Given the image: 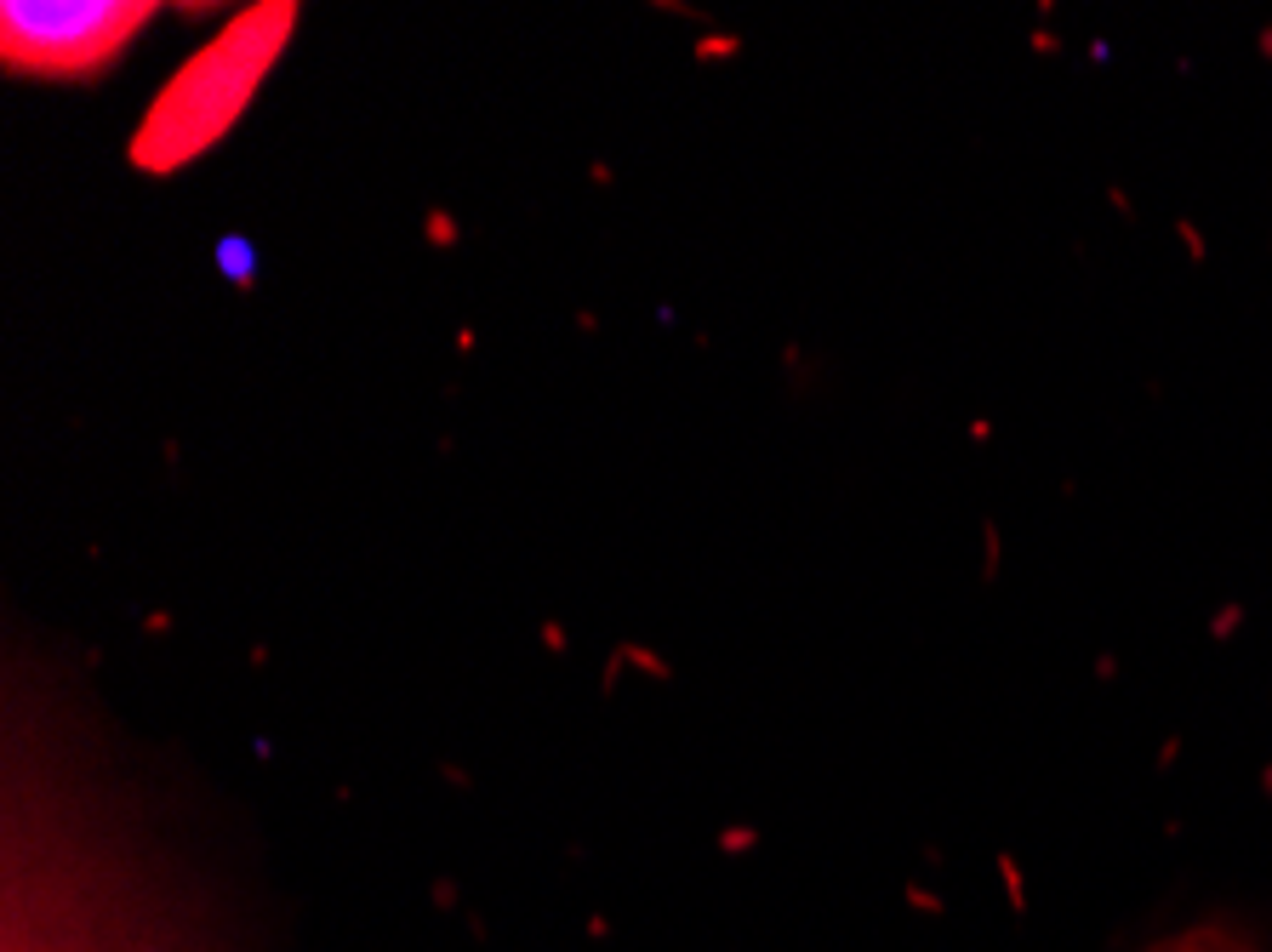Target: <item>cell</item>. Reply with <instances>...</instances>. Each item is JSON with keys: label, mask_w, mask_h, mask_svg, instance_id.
Listing matches in <instances>:
<instances>
[{"label": "cell", "mask_w": 1272, "mask_h": 952, "mask_svg": "<svg viewBox=\"0 0 1272 952\" xmlns=\"http://www.w3.org/2000/svg\"><path fill=\"white\" fill-rule=\"evenodd\" d=\"M297 30V6H246L240 18L223 30L212 46H200L194 58L177 69L172 80L155 92L143 125L126 143V160L137 172H184L194 166L217 137H229V125L246 115V103L269 80L280 46Z\"/></svg>", "instance_id": "cell-1"}, {"label": "cell", "mask_w": 1272, "mask_h": 952, "mask_svg": "<svg viewBox=\"0 0 1272 952\" xmlns=\"http://www.w3.org/2000/svg\"><path fill=\"white\" fill-rule=\"evenodd\" d=\"M160 6H115V0H6L0 6V58L12 75L35 80H97L109 63L143 35Z\"/></svg>", "instance_id": "cell-2"}, {"label": "cell", "mask_w": 1272, "mask_h": 952, "mask_svg": "<svg viewBox=\"0 0 1272 952\" xmlns=\"http://www.w3.org/2000/svg\"><path fill=\"white\" fill-rule=\"evenodd\" d=\"M212 263H217V274L229 279L234 291H251L263 279V251L246 240V234H217V246H212Z\"/></svg>", "instance_id": "cell-3"}, {"label": "cell", "mask_w": 1272, "mask_h": 952, "mask_svg": "<svg viewBox=\"0 0 1272 952\" xmlns=\"http://www.w3.org/2000/svg\"><path fill=\"white\" fill-rule=\"evenodd\" d=\"M994 873H999V885H1004V901H1010V913H1016V918H1027V913H1033V890H1027L1022 861H1016L1010 850H994Z\"/></svg>", "instance_id": "cell-4"}, {"label": "cell", "mask_w": 1272, "mask_h": 952, "mask_svg": "<svg viewBox=\"0 0 1272 952\" xmlns=\"http://www.w3.org/2000/svg\"><path fill=\"white\" fill-rule=\"evenodd\" d=\"M423 234H428V246H435V251H457V246H463V222L445 212V206H428Z\"/></svg>", "instance_id": "cell-5"}, {"label": "cell", "mask_w": 1272, "mask_h": 952, "mask_svg": "<svg viewBox=\"0 0 1272 952\" xmlns=\"http://www.w3.org/2000/svg\"><path fill=\"white\" fill-rule=\"evenodd\" d=\"M622 656H628V667H634V674H645V679H656V684H674V662H668V656H656L651 645H622Z\"/></svg>", "instance_id": "cell-6"}, {"label": "cell", "mask_w": 1272, "mask_h": 952, "mask_svg": "<svg viewBox=\"0 0 1272 952\" xmlns=\"http://www.w3.org/2000/svg\"><path fill=\"white\" fill-rule=\"evenodd\" d=\"M1004 565V530L999 520H982V582H994Z\"/></svg>", "instance_id": "cell-7"}, {"label": "cell", "mask_w": 1272, "mask_h": 952, "mask_svg": "<svg viewBox=\"0 0 1272 952\" xmlns=\"http://www.w3.org/2000/svg\"><path fill=\"white\" fill-rule=\"evenodd\" d=\"M714 844H719V856H753V850L765 844V833L759 828H719Z\"/></svg>", "instance_id": "cell-8"}, {"label": "cell", "mask_w": 1272, "mask_h": 952, "mask_svg": "<svg viewBox=\"0 0 1272 952\" xmlns=\"http://www.w3.org/2000/svg\"><path fill=\"white\" fill-rule=\"evenodd\" d=\"M1176 240H1181V251H1187V263H1198V269L1210 263V240H1204V229H1198L1193 217H1176Z\"/></svg>", "instance_id": "cell-9"}, {"label": "cell", "mask_w": 1272, "mask_h": 952, "mask_svg": "<svg viewBox=\"0 0 1272 952\" xmlns=\"http://www.w3.org/2000/svg\"><path fill=\"white\" fill-rule=\"evenodd\" d=\"M1238 627H1244V605H1238V599H1227V605H1215V616H1210V639H1215V645H1227V639H1238Z\"/></svg>", "instance_id": "cell-10"}, {"label": "cell", "mask_w": 1272, "mask_h": 952, "mask_svg": "<svg viewBox=\"0 0 1272 952\" xmlns=\"http://www.w3.org/2000/svg\"><path fill=\"white\" fill-rule=\"evenodd\" d=\"M736 52H743V40H736V35H702V40H696V63H731Z\"/></svg>", "instance_id": "cell-11"}, {"label": "cell", "mask_w": 1272, "mask_h": 952, "mask_svg": "<svg viewBox=\"0 0 1272 952\" xmlns=\"http://www.w3.org/2000/svg\"><path fill=\"white\" fill-rule=\"evenodd\" d=\"M902 901L913 907V913H925V918H947V895H936L925 885H902Z\"/></svg>", "instance_id": "cell-12"}, {"label": "cell", "mask_w": 1272, "mask_h": 952, "mask_svg": "<svg viewBox=\"0 0 1272 952\" xmlns=\"http://www.w3.org/2000/svg\"><path fill=\"white\" fill-rule=\"evenodd\" d=\"M1181 747H1187L1181 736H1164V741H1158V759H1153V764H1158V776H1170V770L1181 764Z\"/></svg>", "instance_id": "cell-13"}, {"label": "cell", "mask_w": 1272, "mask_h": 952, "mask_svg": "<svg viewBox=\"0 0 1272 952\" xmlns=\"http://www.w3.org/2000/svg\"><path fill=\"white\" fill-rule=\"evenodd\" d=\"M428 901H435L440 913H451V907L463 901V895H457V878H435V885H428Z\"/></svg>", "instance_id": "cell-14"}, {"label": "cell", "mask_w": 1272, "mask_h": 952, "mask_svg": "<svg viewBox=\"0 0 1272 952\" xmlns=\"http://www.w3.org/2000/svg\"><path fill=\"white\" fill-rule=\"evenodd\" d=\"M622 667H628V656H622V645L605 656V674H599V691L605 696H617V679H622Z\"/></svg>", "instance_id": "cell-15"}, {"label": "cell", "mask_w": 1272, "mask_h": 952, "mask_svg": "<svg viewBox=\"0 0 1272 952\" xmlns=\"http://www.w3.org/2000/svg\"><path fill=\"white\" fill-rule=\"evenodd\" d=\"M537 639L548 645V656H565V650H571V639H565V627H559V622H542Z\"/></svg>", "instance_id": "cell-16"}, {"label": "cell", "mask_w": 1272, "mask_h": 952, "mask_svg": "<svg viewBox=\"0 0 1272 952\" xmlns=\"http://www.w3.org/2000/svg\"><path fill=\"white\" fill-rule=\"evenodd\" d=\"M1107 206H1113L1118 217H1136V200H1130V189H1124V183H1107Z\"/></svg>", "instance_id": "cell-17"}, {"label": "cell", "mask_w": 1272, "mask_h": 952, "mask_svg": "<svg viewBox=\"0 0 1272 952\" xmlns=\"http://www.w3.org/2000/svg\"><path fill=\"white\" fill-rule=\"evenodd\" d=\"M1027 46L1039 52V58H1056V52H1061V40H1056L1051 30H1033V35H1027Z\"/></svg>", "instance_id": "cell-18"}, {"label": "cell", "mask_w": 1272, "mask_h": 952, "mask_svg": "<svg viewBox=\"0 0 1272 952\" xmlns=\"http://www.w3.org/2000/svg\"><path fill=\"white\" fill-rule=\"evenodd\" d=\"M143 634L166 639V634H172V616H166V610H149V616H143Z\"/></svg>", "instance_id": "cell-19"}, {"label": "cell", "mask_w": 1272, "mask_h": 952, "mask_svg": "<svg viewBox=\"0 0 1272 952\" xmlns=\"http://www.w3.org/2000/svg\"><path fill=\"white\" fill-rule=\"evenodd\" d=\"M1096 679H1101V684H1113V679H1118V656H1113V650H1101V656H1096Z\"/></svg>", "instance_id": "cell-20"}, {"label": "cell", "mask_w": 1272, "mask_h": 952, "mask_svg": "<svg viewBox=\"0 0 1272 952\" xmlns=\"http://www.w3.org/2000/svg\"><path fill=\"white\" fill-rule=\"evenodd\" d=\"M970 445H976V451L994 445V423H987V416H976V423H970Z\"/></svg>", "instance_id": "cell-21"}, {"label": "cell", "mask_w": 1272, "mask_h": 952, "mask_svg": "<svg viewBox=\"0 0 1272 952\" xmlns=\"http://www.w3.org/2000/svg\"><path fill=\"white\" fill-rule=\"evenodd\" d=\"M589 935H594V941H611V918L594 913V918H589Z\"/></svg>", "instance_id": "cell-22"}, {"label": "cell", "mask_w": 1272, "mask_h": 952, "mask_svg": "<svg viewBox=\"0 0 1272 952\" xmlns=\"http://www.w3.org/2000/svg\"><path fill=\"white\" fill-rule=\"evenodd\" d=\"M1255 52H1261V58L1272 63V23H1261V30H1255Z\"/></svg>", "instance_id": "cell-23"}, {"label": "cell", "mask_w": 1272, "mask_h": 952, "mask_svg": "<svg viewBox=\"0 0 1272 952\" xmlns=\"http://www.w3.org/2000/svg\"><path fill=\"white\" fill-rule=\"evenodd\" d=\"M440 776L451 781V788H474V781H468V770H457V764H440Z\"/></svg>", "instance_id": "cell-24"}, {"label": "cell", "mask_w": 1272, "mask_h": 952, "mask_svg": "<svg viewBox=\"0 0 1272 952\" xmlns=\"http://www.w3.org/2000/svg\"><path fill=\"white\" fill-rule=\"evenodd\" d=\"M457 354H474V326H457Z\"/></svg>", "instance_id": "cell-25"}, {"label": "cell", "mask_w": 1272, "mask_h": 952, "mask_svg": "<svg viewBox=\"0 0 1272 952\" xmlns=\"http://www.w3.org/2000/svg\"><path fill=\"white\" fill-rule=\"evenodd\" d=\"M1261 793H1267V799H1272V759L1261 764Z\"/></svg>", "instance_id": "cell-26"}]
</instances>
